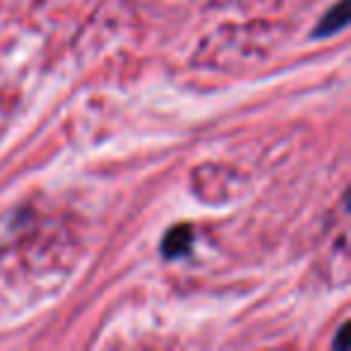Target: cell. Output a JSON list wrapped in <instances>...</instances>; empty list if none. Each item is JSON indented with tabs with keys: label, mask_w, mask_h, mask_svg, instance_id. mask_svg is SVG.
<instances>
[{
	"label": "cell",
	"mask_w": 351,
	"mask_h": 351,
	"mask_svg": "<svg viewBox=\"0 0 351 351\" xmlns=\"http://www.w3.org/2000/svg\"><path fill=\"white\" fill-rule=\"evenodd\" d=\"M346 22H349V0H339L337 5H332V10H327L325 15H322V20L317 22L313 36H315V39L332 36V34H337V32L344 29Z\"/></svg>",
	"instance_id": "1"
},
{
	"label": "cell",
	"mask_w": 351,
	"mask_h": 351,
	"mask_svg": "<svg viewBox=\"0 0 351 351\" xmlns=\"http://www.w3.org/2000/svg\"><path fill=\"white\" fill-rule=\"evenodd\" d=\"M193 245V229L188 224H178L173 229H169V234L164 236V243H161V253L164 258L173 260L181 258L191 250Z\"/></svg>",
	"instance_id": "2"
},
{
	"label": "cell",
	"mask_w": 351,
	"mask_h": 351,
	"mask_svg": "<svg viewBox=\"0 0 351 351\" xmlns=\"http://www.w3.org/2000/svg\"><path fill=\"white\" fill-rule=\"evenodd\" d=\"M346 335H349V325H344V327H341V330H339V337H337V349H344V346H346Z\"/></svg>",
	"instance_id": "3"
}]
</instances>
